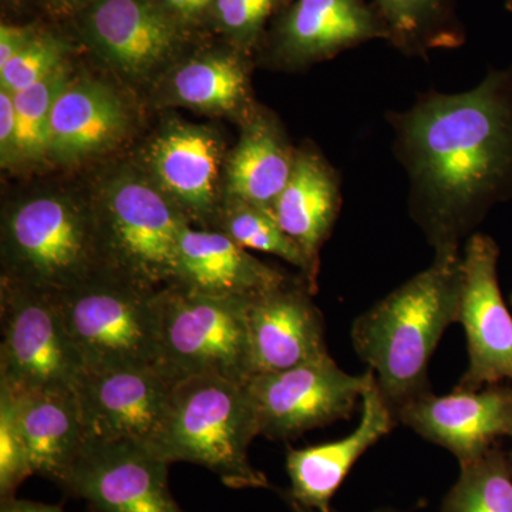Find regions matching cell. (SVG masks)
<instances>
[{
	"label": "cell",
	"mask_w": 512,
	"mask_h": 512,
	"mask_svg": "<svg viewBox=\"0 0 512 512\" xmlns=\"http://www.w3.org/2000/svg\"><path fill=\"white\" fill-rule=\"evenodd\" d=\"M342 195L335 168L313 148L296 150L291 178L275 201L279 227L319 271V252L338 220Z\"/></svg>",
	"instance_id": "cell-22"
},
{
	"label": "cell",
	"mask_w": 512,
	"mask_h": 512,
	"mask_svg": "<svg viewBox=\"0 0 512 512\" xmlns=\"http://www.w3.org/2000/svg\"><path fill=\"white\" fill-rule=\"evenodd\" d=\"M5 279L62 292L101 272L96 212L62 195L16 205L3 227Z\"/></svg>",
	"instance_id": "cell-7"
},
{
	"label": "cell",
	"mask_w": 512,
	"mask_h": 512,
	"mask_svg": "<svg viewBox=\"0 0 512 512\" xmlns=\"http://www.w3.org/2000/svg\"><path fill=\"white\" fill-rule=\"evenodd\" d=\"M70 82L72 79L66 64L35 86L13 93L18 119L19 160L39 161L49 157L53 107Z\"/></svg>",
	"instance_id": "cell-28"
},
{
	"label": "cell",
	"mask_w": 512,
	"mask_h": 512,
	"mask_svg": "<svg viewBox=\"0 0 512 512\" xmlns=\"http://www.w3.org/2000/svg\"><path fill=\"white\" fill-rule=\"evenodd\" d=\"M440 512H512L511 461L498 447L460 466Z\"/></svg>",
	"instance_id": "cell-27"
},
{
	"label": "cell",
	"mask_w": 512,
	"mask_h": 512,
	"mask_svg": "<svg viewBox=\"0 0 512 512\" xmlns=\"http://www.w3.org/2000/svg\"><path fill=\"white\" fill-rule=\"evenodd\" d=\"M0 157L2 165L19 160L18 119L13 93L0 87Z\"/></svg>",
	"instance_id": "cell-32"
},
{
	"label": "cell",
	"mask_w": 512,
	"mask_h": 512,
	"mask_svg": "<svg viewBox=\"0 0 512 512\" xmlns=\"http://www.w3.org/2000/svg\"><path fill=\"white\" fill-rule=\"evenodd\" d=\"M306 284L288 281L249 303L254 376L282 372L328 357L325 318Z\"/></svg>",
	"instance_id": "cell-15"
},
{
	"label": "cell",
	"mask_w": 512,
	"mask_h": 512,
	"mask_svg": "<svg viewBox=\"0 0 512 512\" xmlns=\"http://www.w3.org/2000/svg\"><path fill=\"white\" fill-rule=\"evenodd\" d=\"M0 512H64L60 505L35 503V501L19 500L13 497L0 500Z\"/></svg>",
	"instance_id": "cell-35"
},
{
	"label": "cell",
	"mask_w": 512,
	"mask_h": 512,
	"mask_svg": "<svg viewBox=\"0 0 512 512\" xmlns=\"http://www.w3.org/2000/svg\"><path fill=\"white\" fill-rule=\"evenodd\" d=\"M181 32L157 0H92L83 15L87 45L133 79L167 63L180 47Z\"/></svg>",
	"instance_id": "cell-14"
},
{
	"label": "cell",
	"mask_w": 512,
	"mask_h": 512,
	"mask_svg": "<svg viewBox=\"0 0 512 512\" xmlns=\"http://www.w3.org/2000/svg\"><path fill=\"white\" fill-rule=\"evenodd\" d=\"M32 474L12 397L0 389V500L16 497L20 484Z\"/></svg>",
	"instance_id": "cell-31"
},
{
	"label": "cell",
	"mask_w": 512,
	"mask_h": 512,
	"mask_svg": "<svg viewBox=\"0 0 512 512\" xmlns=\"http://www.w3.org/2000/svg\"><path fill=\"white\" fill-rule=\"evenodd\" d=\"M390 126L413 220L434 254L461 252L488 211L512 200V67L467 92L423 94Z\"/></svg>",
	"instance_id": "cell-1"
},
{
	"label": "cell",
	"mask_w": 512,
	"mask_h": 512,
	"mask_svg": "<svg viewBox=\"0 0 512 512\" xmlns=\"http://www.w3.org/2000/svg\"><path fill=\"white\" fill-rule=\"evenodd\" d=\"M286 2L288 0H215L211 15L235 45L247 49L254 46L265 23Z\"/></svg>",
	"instance_id": "cell-30"
},
{
	"label": "cell",
	"mask_w": 512,
	"mask_h": 512,
	"mask_svg": "<svg viewBox=\"0 0 512 512\" xmlns=\"http://www.w3.org/2000/svg\"><path fill=\"white\" fill-rule=\"evenodd\" d=\"M175 103L210 114L251 111L247 64L234 53L212 52L181 64L171 76Z\"/></svg>",
	"instance_id": "cell-24"
},
{
	"label": "cell",
	"mask_w": 512,
	"mask_h": 512,
	"mask_svg": "<svg viewBox=\"0 0 512 512\" xmlns=\"http://www.w3.org/2000/svg\"><path fill=\"white\" fill-rule=\"evenodd\" d=\"M170 466L131 441H89L60 488L90 512H185L171 495Z\"/></svg>",
	"instance_id": "cell-11"
},
{
	"label": "cell",
	"mask_w": 512,
	"mask_h": 512,
	"mask_svg": "<svg viewBox=\"0 0 512 512\" xmlns=\"http://www.w3.org/2000/svg\"><path fill=\"white\" fill-rule=\"evenodd\" d=\"M158 291L99 272L74 288L55 292L84 370L157 367Z\"/></svg>",
	"instance_id": "cell-5"
},
{
	"label": "cell",
	"mask_w": 512,
	"mask_h": 512,
	"mask_svg": "<svg viewBox=\"0 0 512 512\" xmlns=\"http://www.w3.org/2000/svg\"><path fill=\"white\" fill-rule=\"evenodd\" d=\"M284 274L256 259L221 231L187 227L175 285L220 298L255 299L284 285Z\"/></svg>",
	"instance_id": "cell-19"
},
{
	"label": "cell",
	"mask_w": 512,
	"mask_h": 512,
	"mask_svg": "<svg viewBox=\"0 0 512 512\" xmlns=\"http://www.w3.org/2000/svg\"><path fill=\"white\" fill-rule=\"evenodd\" d=\"M173 383L156 367L83 370L74 392L87 443L131 441L153 446L163 429Z\"/></svg>",
	"instance_id": "cell-12"
},
{
	"label": "cell",
	"mask_w": 512,
	"mask_h": 512,
	"mask_svg": "<svg viewBox=\"0 0 512 512\" xmlns=\"http://www.w3.org/2000/svg\"><path fill=\"white\" fill-rule=\"evenodd\" d=\"M69 46L52 33H37L25 50L0 67V87L12 93L22 92L42 82L66 66Z\"/></svg>",
	"instance_id": "cell-29"
},
{
	"label": "cell",
	"mask_w": 512,
	"mask_h": 512,
	"mask_svg": "<svg viewBox=\"0 0 512 512\" xmlns=\"http://www.w3.org/2000/svg\"><path fill=\"white\" fill-rule=\"evenodd\" d=\"M47 8L57 15H70L82 8L86 0H45Z\"/></svg>",
	"instance_id": "cell-36"
},
{
	"label": "cell",
	"mask_w": 512,
	"mask_h": 512,
	"mask_svg": "<svg viewBox=\"0 0 512 512\" xmlns=\"http://www.w3.org/2000/svg\"><path fill=\"white\" fill-rule=\"evenodd\" d=\"M251 301L204 295L175 284L160 289L158 372L173 384L194 376L247 383L254 376L248 328Z\"/></svg>",
	"instance_id": "cell-6"
},
{
	"label": "cell",
	"mask_w": 512,
	"mask_h": 512,
	"mask_svg": "<svg viewBox=\"0 0 512 512\" xmlns=\"http://www.w3.org/2000/svg\"><path fill=\"white\" fill-rule=\"evenodd\" d=\"M221 144L210 128L174 124L158 134L147 151L157 187L188 220L218 217Z\"/></svg>",
	"instance_id": "cell-18"
},
{
	"label": "cell",
	"mask_w": 512,
	"mask_h": 512,
	"mask_svg": "<svg viewBox=\"0 0 512 512\" xmlns=\"http://www.w3.org/2000/svg\"><path fill=\"white\" fill-rule=\"evenodd\" d=\"M397 423L392 409L384 402L375 376L363 393L362 419L349 436L319 446L289 448L286 473L291 488L281 491L282 498L311 510H332L330 501L350 470Z\"/></svg>",
	"instance_id": "cell-17"
},
{
	"label": "cell",
	"mask_w": 512,
	"mask_h": 512,
	"mask_svg": "<svg viewBox=\"0 0 512 512\" xmlns=\"http://www.w3.org/2000/svg\"><path fill=\"white\" fill-rule=\"evenodd\" d=\"M461 252L434 254L419 272L353 322L356 355L375 373L394 416L431 392L429 367L444 332L458 323Z\"/></svg>",
	"instance_id": "cell-2"
},
{
	"label": "cell",
	"mask_w": 512,
	"mask_h": 512,
	"mask_svg": "<svg viewBox=\"0 0 512 512\" xmlns=\"http://www.w3.org/2000/svg\"><path fill=\"white\" fill-rule=\"evenodd\" d=\"M5 2H16V0H5Z\"/></svg>",
	"instance_id": "cell-38"
},
{
	"label": "cell",
	"mask_w": 512,
	"mask_h": 512,
	"mask_svg": "<svg viewBox=\"0 0 512 512\" xmlns=\"http://www.w3.org/2000/svg\"><path fill=\"white\" fill-rule=\"evenodd\" d=\"M296 150L269 114L252 111L227 163L228 201L272 212L291 178Z\"/></svg>",
	"instance_id": "cell-23"
},
{
	"label": "cell",
	"mask_w": 512,
	"mask_h": 512,
	"mask_svg": "<svg viewBox=\"0 0 512 512\" xmlns=\"http://www.w3.org/2000/svg\"><path fill=\"white\" fill-rule=\"evenodd\" d=\"M393 46L409 56L453 49L463 43L454 0H375Z\"/></svg>",
	"instance_id": "cell-25"
},
{
	"label": "cell",
	"mask_w": 512,
	"mask_h": 512,
	"mask_svg": "<svg viewBox=\"0 0 512 512\" xmlns=\"http://www.w3.org/2000/svg\"><path fill=\"white\" fill-rule=\"evenodd\" d=\"M396 419L466 466L497 447L498 440L512 437V387H456L443 396L429 392L403 406Z\"/></svg>",
	"instance_id": "cell-13"
},
{
	"label": "cell",
	"mask_w": 512,
	"mask_h": 512,
	"mask_svg": "<svg viewBox=\"0 0 512 512\" xmlns=\"http://www.w3.org/2000/svg\"><path fill=\"white\" fill-rule=\"evenodd\" d=\"M0 323V386L16 394L74 390L84 365L55 293L3 278Z\"/></svg>",
	"instance_id": "cell-8"
},
{
	"label": "cell",
	"mask_w": 512,
	"mask_h": 512,
	"mask_svg": "<svg viewBox=\"0 0 512 512\" xmlns=\"http://www.w3.org/2000/svg\"><path fill=\"white\" fill-rule=\"evenodd\" d=\"M497 242L476 232L461 248L458 323L467 339L468 366L457 389L512 382V316L498 282Z\"/></svg>",
	"instance_id": "cell-10"
},
{
	"label": "cell",
	"mask_w": 512,
	"mask_h": 512,
	"mask_svg": "<svg viewBox=\"0 0 512 512\" xmlns=\"http://www.w3.org/2000/svg\"><path fill=\"white\" fill-rule=\"evenodd\" d=\"M511 301H512V299H511Z\"/></svg>",
	"instance_id": "cell-40"
},
{
	"label": "cell",
	"mask_w": 512,
	"mask_h": 512,
	"mask_svg": "<svg viewBox=\"0 0 512 512\" xmlns=\"http://www.w3.org/2000/svg\"><path fill=\"white\" fill-rule=\"evenodd\" d=\"M37 30L32 26L9 25L2 23L0 26V67L9 63L13 57L18 56L22 50L29 46L35 39Z\"/></svg>",
	"instance_id": "cell-34"
},
{
	"label": "cell",
	"mask_w": 512,
	"mask_h": 512,
	"mask_svg": "<svg viewBox=\"0 0 512 512\" xmlns=\"http://www.w3.org/2000/svg\"><path fill=\"white\" fill-rule=\"evenodd\" d=\"M258 436L245 384L194 376L173 384L163 429L150 451L170 464L207 468L235 490L269 488L268 478L249 461V446Z\"/></svg>",
	"instance_id": "cell-3"
},
{
	"label": "cell",
	"mask_w": 512,
	"mask_h": 512,
	"mask_svg": "<svg viewBox=\"0 0 512 512\" xmlns=\"http://www.w3.org/2000/svg\"><path fill=\"white\" fill-rule=\"evenodd\" d=\"M96 217L101 272L153 291L174 284L190 220L157 184L136 175L117 177Z\"/></svg>",
	"instance_id": "cell-4"
},
{
	"label": "cell",
	"mask_w": 512,
	"mask_h": 512,
	"mask_svg": "<svg viewBox=\"0 0 512 512\" xmlns=\"http://www.w3.org/2000/svg\"><path fill=\"white\" fill-rule=\"evenodd\" d=\"M375 373L349 375L332 356L305 365L252 376L245 383L258 417L259 434L298 439L309 430L349 419Z\"/></svg>",
	"instance_id": "cell-9"
},
{
	"label": "cell",
	"mask_w": 512,
	"mask_h": 512,
	"mask_svg": "<svg viewBox=\"0 0 512 512\" xmlns=\"http://www.w3.org/2000/svg\"><path fill=\"white\" fill-rule=\"evenodd\" d=\"M379 39L390 40L389 29L365 0H295L276 26L272 52L285 66L303 67Z\"/></svg>",
	"instance_id": "cell-16"
},
{
	"label": "cell",
	"mask_w": 512,
	"mask_h": 512,
	"mask_svg": "<svg viewBox=\"0 0 512 512\" xmlns=\"http://www.w3.org/2000/svg\"><path fill=\"white\" fill-rule=\"evenodd\" d=\"M511 467H512V457H511Z\"/></svg>",
	"instance_id": "cell-39"
},
{
	"label": "cell",
	"mask_w": 512,
	"mask_h": 512,
	"mask_svg": "<svg viewBox=\"0 0 512 512\" xmlns=\"http://www.w3.org/2000/svg\"><path fill=\"white\" fill-rule=\"evenodd\" d=\"M32 473L62 487L87 444L74 390L12 393Z\"/></svg>",
	"instance_id": "cell-20"
},
{
	"label": "cell",
	"mask_w": 512,
	"mask_h": 512,
	"mask_svg": "<svg viewBox=\"0 0 512 512\" xmlns=\"http://www.w3.org/2000/svg\"><path fill=\"white\" fill-rule=\"evenodd\" d=\"M285 503L289 505V508H291L292 512H322V511L311 510V508L302 507V505L292 503V501H285ZM325 512H338V511L329 510V511H325ZM375 512H402V511L393 510V508H384V510H379V511H375Z\"/></svg>",
	"instance_id": "cell-37"
},
{
	"label": "cell",
	"mask_w": 512,
	"mask_h": 512,
	"mask_svg": "<svg viewBox=\"0 0 512 512\" xmlns=\"http://www.w3.org/2000/svg\"><path fill=\"white\" fill-rule=\"evenodd\" d=\"M218 217L221 232L237 242L239 247L278 256L301 269L305 284L315 293L318 269H315L308 256L285 234L284 229L279 227L271 211L244 202L228 201Z\"/></svg>",
	"instance_id": "cell-26"
},
{
	"label": "cell",
	"mask_w": 512,
	"mask_h": 512,
	"mask_svg": "<svg viewBox=\"0 0 512 512\" xmlns=\"http://www.w3.org/2000/svg\"><path fill=\"white\" fill-rule=\"evenodd\" d=\"M168 16L181 29L198 25L202 20L211 16L215 0H157Z\"/></svg>",
	"instance_id": "cell-33"
},
{
	"label": "cell",
	"mask_w": 512,
	"mask_h": 512,
	"mask_svg": "<svg viewBox=\"0 0 512 512\" xmlns=\"http://www.w3.org/2000/svg\"><path fill=\"white\" fill-rule=\"evenodd\" d=\"M123 101L106 84L70 82L56 99L50 120L49 157L74 163L103 153L126 136Z\"/></svg>",
	"instance_id": "cell-21"
}]
</instances>
